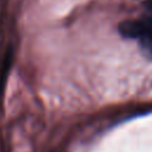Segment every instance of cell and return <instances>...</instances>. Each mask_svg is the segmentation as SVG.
<instances>
[{
	"label": "cell",
	"mask_w": 152,
	"mask_h": 152,
	"mask_svg": "<svg viewBox=\"0 0 152 152\" xmlns=\"http://www.w3.org/2000/svg\"><path fill=\"white\" fill-rule=\"evenodd\" d=\"M119 31L126 38L139 39L144 51L152 58V20L147 17L139 20H126L120 24Z\"/></svg>",
	"instance_id": "obj_1"
}]
</instances>
